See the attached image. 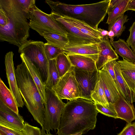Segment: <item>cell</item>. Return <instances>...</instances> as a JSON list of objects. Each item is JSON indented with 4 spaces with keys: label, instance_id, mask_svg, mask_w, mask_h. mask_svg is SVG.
Instances as JSON below:
<instances>
[{
    "label": "cell",
    "instance_id": "b9f144b4",
    "mask_svg": "<svg viewBox=\"0 0 135 135\" xmlns=\"http://www.w3.org/2000/svg\"><path fill=\"white\" fill-rule=\"evenodd\" d=\"M108 36L110 38V41L111 42L114 41V38L115 37V34L113 31L110 30L108 31Z\"/></svg>",
    "mask_w": 135,
    "mask_h": 135
},
{
    "label": "cell",
    "instance_id": "60d3db41",
    "mask_svg": "<svg viewBox=\"0 0 135 135\" xmlns=\"http://www.w3.org/2000/svg\"><path fill=\"white\" fill-rule=\"evenodd\" d=\"M98 30L100 32V35L102 37H103L108 36V31L100 28H98Z\"/></svg>",
    "mask_w": 135,
    "mask_h": 135
},
{
    "label": "cell",
    "instance_id": "5bb4252c",
    "mask_svg": "<svg viewBox=\"0 0 135 135\" xmlns=\"http://www.w3.org/2000/svg\"><path fill=\"white\" fill-rule=\"evenodd\" d=\"M98 44L99 52L95 62L96 67L98 70L102 69L107 63L119 59L111 44L108 36L103 37Z\"/></svg>",
    "mask_w": 135,
    "mask_h": 135
},
{
    "label": "cell",
    "instance_id": "603a6c76",
    "mask_svg": "<svg viewBox=\"0 0 135 135\" xmlns=\"http://www.w3.org/2000/svg\"><path fill=\"white\" fill-rule=\"evenodd\" d=\"M0 100L6 106L17 114L18 110L16 100L10 90L0 79Z\"/></svg>",
    "mask_w": 135,
    "mask_h": 135
},
{
    "label": "cell",
    "instance_id": "7bdbcfd3",
    "mask_svg": "<svg viewBox=\"0 0 135 135\" xmlns=\"http://www.w3.org/2000/svg\"><path fill=\"white\" fill-rule=\"evenodd\" d=\"M133 102H135V90L133 92Z\"/></svg>",
    "mask_w": 135,
    "mask_h": 135
},
{
    "label": "cell",
    "instance_id": "44dd1931",
    "mask_svg": "<svg viewBox=\"0 0 135 135\" xmlns=\"http://www.w3.org/2000/svg\"><path fill=\"white\" fill-rule=\"evenodd\" d=\"M110 43L117 54L128 61L135 62V55L124 40L119 38L118 40L113 41Z\"/></svg>",
    "mask_w": 135,
    "mask_h": 135
},
{
    "label": "cell",
    "instance_id": "f35d334b",
    "mask_svg": "<svg viewBox=\"0 0 135 135\" xmlns=\"http://www.w3.org/2000/svg\"><path fill=\"white\" fill-rule=\"evenodd\" d=\"M127 10L135 11V0H130L128 4Z\"/></svg>",
    "mask_w": 135,
    "mask_h": 135
},
{
    "label": "cell",
    "instance_id": "836d02e7",
    "mask_svg": "<svg viewBox=\"0 0 135 135\" xmlns=\"http://www.w3.org/2000/svg\"><path fill=\"white\" fill-rule=\"evenodd\" d=\"M129 31L130 34L126 42L135 55V21L130 27Z\"/></svg>",
    "mask_w": 135,
    "mask_h": 135
},
{
    "label": "cell",
    "instance_id": "277c9868",
    "mask_svg": "<svg viewBox=\"0 0 135 135\" xmlns=\"http://www.w3.org/2000/svg\"><path fill=\"white\" fill-rule=\"evenodd\" d=\"M15 74L24 104L34 119L42 127L45 118L44 104L35 83L23 62L17 66Z\"/></svg>",
    "mask_w": 135,
    "mask_h": 135
},
{
    "label": "cell",
    "instance_id": "9a60e30c",
    "mask_svg": "<svg viewBox=\"0 0 135 135\" xmlns=\"http://www.w3.org/2000/svg\"><path fill=\"white\" fill-rule=\"evenodd\" d=\"M98 43L67 45L62 50L67 55H77L84 56L91 58L96 62L99 52Z\"/></svg>",
    "mask_w": 135,
    "mask_h": 135
},
{
    "label": "cell",
    "instance_id": "4316f807",
    "mask_svg": "<svg viewBox=\"0 0 135 135\" xmlns=\"http://www.w3.org/2000/svg\"><path fill=\"white\" fill-rule=\"evenodd\" d=\"M91 97L95 103L100 104L104 107H108L110 105L99 80L91 92Z\"/></svg>",
    "mask_w": 135,
    "mask_h": 135
},
{
    "label": "cell",
    "instance_id": "4fadbf2b",
    "mask_svg": "<svg viewBox=\"0 0 135 135\" xmlns=\"http://www.w3.org/2000/svg\"><path fill=\"white\" fill-rule=\"evenodd\" d=\"M99 80L109 103H115L121 95L115 81L108 72L102 69L99 70Z\"/></svg>",
    "mask_w": 135,
    "mask_h": 135
},
{
    "label": "cell",
    "instance_id": "ba28073f",
    "mask_svg": "<svg viewBox=\"0 0 135 135\" xmlns=\"http://www.w3.org/2000/svg\"><path fill=\"white\" fill-rule=\"evenodd\" d=\"M75 67L72 66L69 70L60 78L57 85L52 90L61 99L69 100L82 98L81 91L76 80Z\"/></svg>",
    "mask_w": 135,
    "mask_h": 135
},
{
    "label": "cell",
    "instance_id": "ffe728a7",
    "mask_svg": "<svg viewBox=\"0 0 135 135\" xmlns=\"http://www.w3.org/2000/svg\"><path fill=\"white\" fill-rule=\"evenodd\" d=\"M72 66L81 70L93 71L97 68L95 62L91 58L77 55H67Z\"/></svg>",
    "mask_w": 135,
    "mask_h": 135
},
{
    "label": "cell",
    "instance_id": "ac0fdd59",
    "mask_svg": "<svg viewBox=\"0 0 135 135\" xmlns=\"http://www.w3.org/2000/svg\"><path fill=\"white\" fill-rule=\"evenodd\" d=\"M122 75L132 91L135 90V62L129 61L123 59L117 61Z\"/></svg>",
    "mask_w": 135,
    "mask_h": 135
},
{
    "label": "cell",
    "instance_id": "f546056e",
    "mask_svg": "<svg viewBox=\"0 0 135 135\" xmlns=\"http://www.w3.org/2000/svg\"><path fill=\"white\" fill-rule=\"evenodd\" d=\"M16 2L27 19L30 17V12L35 5V0H15Z\"/></svg>",
    "mask_w": 135,
    "mask_h": 135
},
{
    "label": "cell",
    "instance_id": "f6af8a7d",
    "mask_svg": "<svg viewBox=\"0 0 135 135\" xmlns=\"http://www.w3.org/2000/svg\"><path fill=\"white\" fill-rule=\"evenodd\" d=\"M44 135H54L51 134L50 133H46Z\"/></svg>",
    "mask_w": 135,
    "mask_h": 135
},
{
    "label": "cell",
    "instance_id": "8d00e7d4",
    "mask_svg": "<svg viewBox=\"0 0 135 135\" xmlns=\"http://www.w3.org/2000/svg\"><path fill=\"white\" fill-rule=\"evenodd\" d=\"M0 131L5 135H22L21 131L2 125Z\"/></svg>",
    "mask_w": 135,
    "mask_h": 135
},
{
    "label": "cell",
    "instance_id": "ee69618b",
    "mask_svg": "<svg viewBox=\"0 0 135 135\" xmlns=\"http://www.w3.org/2000/svg\"><path fill=\"white\" fill-rule=\"evenodd\" d=\"M83 134L82 133H76L74 134H73L71 135H82Z\"/></svg>",
    "mask_w": 135,
    "mask_h": 135
},
{
    "label": "cell",
    "instance_id": "30bf717a",
    "mask_svg": "<svg viewBox=\"0 0 135 135\" xmlns=\"http://www.w3.org/2000/svg\"><path fill=\"white\" fill-rule=\"evenodd\" d=\"M75 75L80 88L82 98L93 100L91 93L99 80V71L97 68L93 71H85L75 67Z\"/></svg>",
    "mask_w": 135,
    "mask_h": 135
},
{
    "label": "cell",
    "instance_id": "7a4b0ae2",
    "mask_svg": "<svg viewBox=\"0 0 135 135\" xmlns=\"http://www.w3.org/2000/svg\"><path fill=\"white\" fill-rule=\"evenodd\" d=\"M110 1L105 0L92 4L75 5L45 1L51 9V13L81 21L97 30L107 14Z\"/></svg>",
    "mask_w": 135,
    "mask_h": 135
},
{
    "label": "cell",
    "instance_id": "5b68a950",
    "mask_svg": "<svg viewBox=\"0 0 135 135\" xmlns=\"http://www.w3.org/2000/svg\"><path fill=\"white\" fill-rule=\"evenodd\" d=\"M46 100L44 104L45 118L41 131V135L57 129L62 111L65 105L51 89L46 86Z\"/></svg>",
    "mask_w": 135,
    "mask_h": 135
},
{
    "label": "cell",
    "instance_id": "7402d4cb",
    "mask_svg": "<svg viewBox=\"0 0 135 135\" xmlns=\"http://www.w3.org/2000/svg\"><path fill=\"white\" fill-rule=\"evenodd\" d=\"M84 35L91 37L99 42L103 37L100 32L97 30H95L81 21L75 19L64 16Z\"/></svg>",
    "mask_w": 135,
    "mask_h": 135
},
{
    "label": "cell",
    "instance_id": "1f68e13d",
    "mask_svg": "<svg viewBox=\"0 0 135 135\" xmlns=\"http://www.w3.org/2000/svg\"><path fill=\"white\" fill-rule=\"evenodd\" d=\"M110 105L107 107H104L100 104H95L96 108L99 112L107 116L117 118V114L113 104L109 103Z\"/></svg>",
    "mask_w": 135,
    "mask_h": 135
},
{
    "label": "cell",
    "instance_id": "8992f818",
    "mask_svg": "<svg viewBox=\"0 0 135 135\" xmlns=\"http://www.w3.org/2000/svg\"><path fill=\"white\" fill-rule=\"evenodd\" d=\"M42 41L27 40L18 47V52L23 54L35 65L39 70L45 85L48 75V60Z\"/></svg>",
    "mask_w": 135,
    "mask_h": 135
},
{
    "label": "cell",
    "instance_id": "f1b7e54d",
    "mask_svg": "<svg viewBox=\"0 0 135 135\" xmlns=\"http://www.w3.org/2000/svg\"><path fill=\"white\" fill-rule=\"evenodd\" d=\"M128 20V16L123 14L114 22L109 25L108 31H113L114 33L115 37L118 38L125 30L126 28L124 25L127 22Z\"/></svg>",
    "mask_w": 135,
    "mask_h": 135
},
{
    "label": "cell",
    "instance_id": "4dcf8cb0",
    "mask_svg": "<svg viewBox=\"0 0 135 135\" xmlns=\"http://www.w3.org/2000/svg\"><path fill=\"white\" fill-rule=\"evenodd\" d=\"M44 48L48 61L56 59L59 55L64 52L62 49L47 43H45Z\"/></svg>",
    "mask_w": 135,
    "mask_h": 135
},
{
    "label": "cell",
    "instance_id": "d6a6232c",
    "mask_svg": "<svg viewBox=\"0 0 135 135\" xmlns=\"http://www.w3.org/2000/svg\"><path fill=\"white\" fill-rule=\"evenodd\" d=\"M23 129L21 131L22 135H41L40 128L32 126L26 122H25Z\"/></svg>",
    "mask_w": 135,
    "mask_h": 135
},
{
    "label": "cell",
    "instance_id": "52a82bcc",
    "mask_svg": "<svg viewBox=\"0 0 135 135\" xmlns=\"http://www.w3.org/2000/svg\"><path fill=\"white\" fill-rule=\"evenodd\" d=\"M29 25L30 28L42 36L45 32H53L67 36V32L51 14L44 12L36 6L30 12Z\"/></svg>",
    "mask_w": 135,
    "mask_h": 135
},
{
    "label": "cell",
    "instance_id": "9c48e42d",
    "mask_svg": "<svg viewBox=\"0 0 135 135\" xmlns=\"http://www.w3.org/2000/svg\"><path fill=\"white\" fill-rule=\"evenodd\" d=\"M51 14L67 32L66 37L69 41L68 45L71 46L99 43L94 38L83 34L65 17L54 14Z\"/></svg>",
    "mask_w": 135,
    "mask_h": 135
},
{
    "label": "cell",
    "instance_id": "484cf974",
    "mask_svg": "<svg viewBox=\"0 0 135 135\" xmlns=\"http://www.w3.org/2000/svg\"><path fill=\"white\" fill-rule=\"evenodd\" d=\"M48 75L45 86L52 89L58 83L60 79L56 65V59L48 61Z\"/></svg>",
    "mask_w": 135,
    "mask_h": 135
},
{
    "label": "cell",
    "instance_id": "e575fe53",
    "mask_svg": "<svg viewBox=\"0 0 135 135\" xmlns=\"http://www.w3.org/2000/svg\"><path fill=\"white\" fill-rule=\"evenodd\" d=\"M118 135H135V122L127 123Z\"/></svg>",
    "mask_w": 135,
    "mask_h": 135
},
{
    "label": "cell",
    "instance_id": "3957f363",
    "mask_svg": "<svg viewBox=\"0 0 135 135\" xmlns=\"http://www.w3.org/2000/svg\"><path fill=\"white\" fill-rule=\"evenodd\" d=\"M0 8L7 16L8 21L0 26V40L20 47L27 41L30 27L27 19L15 0H0Z\"/></svg>",
    "mask_w": 135,
    "mask_h": 135
},
{
    "label": "cell",
    "instance_id": "bcb514c9",
    "mask_svg": "<svg viewBox=\"0 0 135 135\" xmlns=\"http://www.w3.org/2000/svg\"><path fill=\"white\" fill-rule=\"evenodd\" d=\"M0 135H5L1 131H0Z\"/></svg>",
    "mask_w": 135,
    "mask_h": 135
},
{
    "label": "cell",
    "instance_id": "d590c367",
    "mask_svg": "<svg viewBox=\"0 0 135 135\" xmlns=\"http://www.w3.org/2000/svg\"><path fill=\"white\" fill-rule=\"evenodd\" d=\"M117 61L115 60L110 61L106 64L102 69L107 71L114 80L115 76L114 70V66Z\"/></svg>",
    "mask_w": 135,
    "mask_h": 135
},
{
    "label": "cell",
    "instance_id": "83f0119b",
    "mask_svg": "<svg viewBox=\"0 0 135 135\" xmlns=\"http://www.w3.org/2000/svg\"><path fill=\"white\" fill-rule=\"evenodd\" d=\"M56 62L60 78L66 74L72 66L67 55L64 52L58 56L56 58Z\"/></svg>",
    "mask_w": 135,
    "mask_h": 135
},
{
    "label": "cell",
    "instance_id": "ab89813d",
    "mask_svg": "<svg viewBox=\"0 0 135 135\" xmlns=\"http://www.w3.org/2000/svg\"><path fill=\"white\" fill-rule=\"evenodd\" d=\"M120 1L121 0H110L108 9L112 8Z\"/></svg>",
    "mask_w": 135,
    "mask_h": 135
},
{
    "label": "cell",
    "instance_id": "6da1fadb",
    "mask_svg": "<svg viewBox=\"0 0 135 135\" xmlns=\"http://www.w3.org/2000/svg\"><path fill=\"white\" fill-rule=\"evenodd\" d=\"M98 113L93 100L82 98L69 100L62 111L56 134L86 133L95 128Z\"/></svg>",
    "mask_w": 135,
    "mask_h": 135
},
{
    "label": "cell",
    "instance_id": "7c38bea8",
    "mask_svg": "<svg viewBox=\"0 0 135 135\" xmlns=\"http://www.w3.org/2000/svg\"><path fill=\"white\" fill-rule=\"evenodd\" d=\"M25 122L23 117L6 106L0 100V125L21 131Z\"/></svg>",
    "mask_w": 135,
    "mask_h": 135
},
{
    "label": "cell",
    "instance_id": "e0dca14e",
    "mask_svg": "<svg viewBox=\"0 0 135 135\" xmlns=\"http://www.w3.org/2000/svg\"><path fill=\"white\" fill-rule=\"evenodd\" d=\"M20 57L22 62L25 65L35 83L44 104L46 100V86L39 70L35 65L23 54H20Z\"/></svg>",
    "mask_w": 135,
    "mask_h": 135
},
{
    "label": "cell",
    "instance_id": "cb8c5ba5",
    "mask_svg": "<svg viewBox=\"0 0 135 135\" xmlns=\"http://www.w3.org/2000/svg\"><path fill=\"white\" fill-rule=\"evenodd\" d=\"M130 0H121L115 6L108 9V15L106 23L108 25L114 22L118 18L127 11Z\"/></svg>",
    "mask_w": 135,
    "mask_h": 135
},
{
    "label": "cell",
    "instance_id": "74e56055",
    "mask_svg": "<svg viewBox=\"0 0 135 135\" xmlns=\"http://www.w3.org/2000/svg\"><path fill=\"white\" fill-rule=\"evenodd\" d=\"M8 18L4 11L0 8V26L4 27L8 22Z\"/></svg>",
    "mask_w": 135,
    "mask_h": 135
},
{
    "label": "cell",
    "instance_id": "d4e9b609",
    "mask_svg": "<svg viewBox=\"0 0 135 135\" xmlns=\"http://www.w3.org/2000/svg\"><path fill=\"white\" fill-rule=\"evenodd\" d=\"M43 37L47 41V43L63 49L69 43L66 36L57 33L45 32Z\"/></svg>",
    "mask_w": 135,
    "mask_h": 135
},
{
    "label": "cell",
    "instance_id": "8fae6325",
    "mask_svg": "<svg viewBox=\"0 0 135 135\" xmlns=\"http://www.w3.org/2000/svg\"><path fill=\"white\" fill-rule=\"evenodd\" d=\"M14 54L12 51L7 52L5 56V64L7 77L9 89L16 100L18 107L22 108L24 103L18 89L15 74L13 57Z\"/></svg>",
    "mask_w": 135,
    "mask_h": 135
},
{
    "label": "cell",
    "instance_id": "2e32d148",
    "mask_svg": "<svg viewBox=\"0 0 135 135\" xmlns=\"http://www.w3.org/2000/svg\"><path fill=\"white\" fill-rule=\"evenodd\" d=\"M117 114V118L130 123L135 119V109L133 103L126 100L121 95L113 104Z\"/></svg>",
    "mask_w": 135,
    "mask_h": 135
},
{
    "label": "cell",
    "instance_id": "d6986e66",
    "mask_svg": "<svg viewBox=\"0 0 135 135\" xmlns=\"http://www.w3.org/2000/svg\"><path fill=\"white\" fill-rule=\"evenodd\" d=\"M114 70L115 76V81L120 94L126 100L133 103V92L124 79L117 61L114 66Z\"/></svg>",
    "mask_w": 135,
    "mask_h": 135
}]
</instances>
